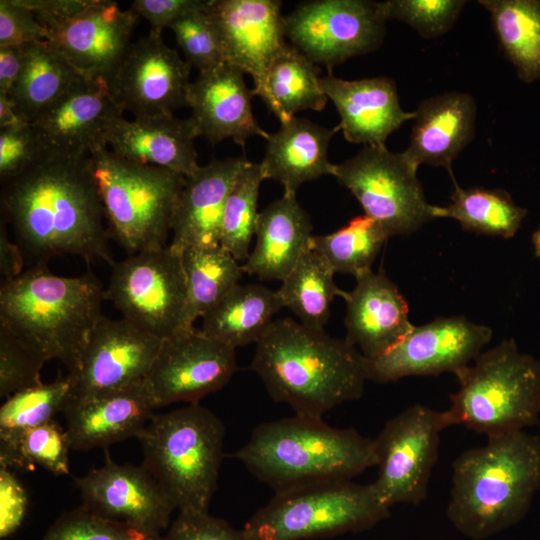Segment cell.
<instances>
[{"mask_svg": "<svg viewBox=\"0 0 540 540\" xmlns=\"http://www.w3.org/2000/svg\"><path fill=\"white\" fill-rule=\"evenodd\" d=\"M509 61L525 83L540 78V0H480Z\"/></svg>", "mask_w": 540, "mask_h": 540, "instance_id": "obj_35", "label": "cell"}, {"mask_svg": "<svg viewBox=\"0 0 540 540\" xmlns=\"http://www.w3.org/2000/svg\"><path fill=\"white\" fill-rule=\"evenodd\" d=\"M30 125L24 119L9 95L0 94V130L17 129Z\"/></svg>", "mask_w": 540, "mask_h": 540, "instance_id": "obj_54", "label": "cell"}, {"mask_svg": "<svg viewBox=\"0 0 540 540\" xmlns=\"http://www.w3.org/2000/svg\"><path fill=\"white\" fill-rule=\"evenodd\" d=\"M208 8L192 11L169 26L183 51L186 62L199 72L224 62L218 31L208 13Z\"/></svg>", "mask_w": 540, "mask_h": 540, "instance_id": "obj_42", "label": "cell"}, {"mask_svg": "<svg viewBox=\"0 0 540 540\" xmlns=\"http://www.w3.org/2000/svg\"><path fill=\"white\" fill-rule=\"evenodd\" d=\"M28 508L25 489L11 469L0 466V537L7 538L22 524Z\"/></svg>", "mask_w": 540, "mask_h": 540, "instance_id": "obj_50", "label": "cell"}, {"mask_svg": "<svg viewBox=\"0 0 540 540\" xmlns=\"http://www.w3.org/2000/svg\"><path fill=\"white\" fill-rule=\"evenodd\" d=\"M283 307L278 291L260 284H237L201 317L199 330L234 349L256 344Z\"/></svg>", "mask_w": 540, "mask_h": 540, "instance_id": "obj_31", "label": "cell"}, {"mask_svg": "<svg viewBox=\"0 0 540 540\" xmlns=\"http://www.w3.org/2000/svg\"><path fill=\"white\" fill-rule=\"evenodd\" d=\"M338 128L327 129L307 119L294 117L267 138L260 163L265 179L282 184L284 193L296 194L305 182L333 175L328 146Z\"/></svg>", "mask_w": 540, "mask_h": 540, "instance_id": "obj_30", "label": "cell"}, {"mask_svg": "<svg viewBox=\"0 0 540 540\" xmlns=\"http://www.w3.org/2000/svg\"><path fill=\"white\" fill-rule=\"evenodd\" d=\"M476 104L467 93L448 92L423 100L415 111L411 141L403 151L415 166L444 167L451 177V165L472 141Z\"/></svg>", "mask_w": 540, "mask_h": 540, "instance_id": "obj_28", "label": "cell"}, {"mask_svg": "<svg viewBox=\"0 0 540 540\" xmlns=\"http://www.w3.org/2000/svg\"><path fill=\"white\" fill-rule=\"evenodd\" d=\"M200 136L192 119L174 115L116 119L106 133V145L126 160L191 176L198 168L194 140Z\"/></svg>", "mask_w": 540, "mask_h": 540, "instance_id": "obj_27", "label": "cell"}, {"mask_svg": "<svg viewBox=\"0 0 540 540\" xmlns=\"http://www.w3.org/2000/svg\"><path fill=\"white\" fill-rule=\"evenodd\" d=\"M492 330L464 317L438 318L414 326L385 354L367 359L368 380L387 383L409 376L456 374L490 341Z\"/></svg>", "mask_w": 540, "mask_h": 540, "instance_id": "obj_15", "label": "cell"}, {"mask_svg": "<svg viewBox=\"0 0 540 540\" xmlns=\"http://www.w3.org/2000/svg\"><path fill=\"white\" fill-rule=\"evenodd\" d=\"M70 449L66 430L53 420L0 437V466L28 471L41 466L54 475H68Z\"/></svg>", "mask_w": 540, "mask_h": 540, "instance_id": "obj_39", "label": "cell"}, {"mask_svg": "<svg viewBox=\"0 0 540 540\" xmlns=\"http://www.w3.org/2000/svg\"><path fill=\"white\" fill-rule=\"evenodd\" d=\"M539 490L540 438L524 430L491 436L454 461L447 515L483 540L521 521Z\"/></svg>", "mask_w": 540, "mask_h": 540, "instance_id": "obj_3", "label": "cell"}, {"mask_svg": "<svg viewBox=\"0 0 540 540\" xmlns=\"http://www.w3.org/2000/svg\"><path fill=\"white\" fill-rule=\"evenodd\" d=\"M186 278V301L179 331L194 328L195 320L206 314L233 287L244 271L221 245L189 248L182 252Z\"/></svg>", "mask_w": 540, "mask_h": 540, "instance_id": "obj_34", "label": "cell"}, {"mask_svg": "<svg viewBox=\"0 0 540 540\" xmlns=\"http://www.w3.org/2000/svg\"><path fill=\"white\" fill-rule=\"evenodd\" d=\"M417 169L403 152L365 146L354 157L335 164L332 176L391 237L410 234L436 218L437 206L426 201Z\"/></svg>", "mask_w": 540, "mask_h": 540, "instance_id": "obj_10", "label": "cell"}, {"mask_svg": "<svg viewBox=\"0 0 540 540\" xmlns=\"http://www.w3.org/2000/svg\"><path fill=\"white\" fill-rule=\"evenodd\" d=\"M159 538V537H158ZM125 523L97 515L82 505L64 512L42 540H157Z\"/></svg>", "mask_w": 540, "mask_h": 540, "instance_id": "obj_43", "label": "cell"}, {"mask_svg": "<svg viewBox=\"0 0 540 540\" xmlns=\"http://www.w3.org/2000/svg\"><path fill=\"white\" fill-rule=\"evenodd\" d=\"M157 408L144 380L98 393L80 400H70L64 410L71 448L88 451L137 435L144 429Z\"/></svg>", "mask_w": 540, "mask_h": 540, "instance_id": "obj_23", "label": "cell"}, {"mask_svg": "<svg viewBox=\"0 0 540 540\" xmlns=\"http://www.w3.org/2000/svg\"><path fill=\"white\" fill-rule=\"evenodd\" d=\"M0 204L2 220L32 265L61 255L115 265L91 156L40 154L23 171L1 181Z\"/></svg>", "mask_w": 540, "mask_h": 540, "instance_id": "obj_1", "label": "cell"}, {"mask_svg": "<svg viewBox=\"0 0 540 540\" xmlns=\"http://www.w3.org/2000/svg\"><path fill=\"white\" fill-rule=\"evenodd\" d=\"M320 71L291 43L280 50L270 63L257 94L281 124L304 110H322L327 96L320 84Z\"/></svg>", "mask_w": 540, "mask_h": 540, "instance_id": "obj_33", "label": "cell"}, {"mask_svg": "<svg viewBox=\"0 0 540 540\" xmlns=\"http://www.w3.org/2000/svg\"><path fill=\"white\" fill-rule=\"evenodd\" d=\"M82 506L102 517L125 523L158 538L177 509L143 466L119 464L105 449L104 464L75 480Z\"/></svg>", "mask_w": 540, "mask_h": 540, "instance_id": "obj_18", "label": "cell"}, {"mask_svg": "<svg viewBox=\"0 0 540 540\" xmlns=\"http://www.w3.org/2000/svg\"><path fill=\"white\" fill-rule=\"evenodd\" d=\"M459 389L443 411L448 426L463 424L487 437L540 422V361L513 339L481 352L455 374Z\"/></svg>", "mask_w": 540, "mask_h": 540, "instance_id": "obj_7", "label": "cell"}, {"mask_svg": "<svg viewBox=\"0 0 540 540\" xmlns=\"http://www.w3.org/2000/svg\"><path fill=\"white\" fill-rule=\"evenodd\" d=\"M225 429L198 403L154 414L137 435L143 466L179 511L208 512L217 487Z\"/></svg>", "mask_w": 540, "mask_h": 540, "instance_id": "obj_6", "label": "cell"}, {"mask_svg": "<svg viewBox=\"0 0 540 540\" xmlns=\"http://www.w3.org/2000/svg\"><path fill=\"white\" fill-rule=\"evenodd\" d=\"M48 39V31L19 0L0 1V47L23 46Z\"/></svg>", "mask_w": 540, "mask_h": 540, "instance_id": "obj_47", "label": "cell"}, {"mask_svg": "<svg viewBox=\"0 0 540 540\" xmlns=\"http://www.w3.org/2000/svg\"><path fill=\"white\" fill-rule=\"evenodd\" d=\"M265 180L260 163L248 161L234 183L222 218L220 245L239 263L250 255L249 248L255 235L259 212V188Z\"/></svg>", "mask_w": 540, "mask_h": 540, "instance_id": "obj_40", "label": "cell"}, {"mask_svg": "<svg viewBox=\"0 0 540 540\" xmlns=\"http://www.w3.org/2000/svg\"><path fill=\"white\" fill-rule=\"evenodd\" d=\"M138 18L117 2L91 0L85 9L48 30V40L85 80L109 85L132 45Z\"/></svg>", "mask_w": 540, "mask_h": 540, "instance_id": "obj_19", "label": "cell"}, {"mask_svg": "<svg viewBox=\"0 0 540 540\" xmlns=\"http://www.w3.org/2000/svg\"><path fill=\"white\" fill-rule=\"evenodd\" d=\"M48 31L85 9L91 0H19Z\"/></svg>", "mask_w": 540, "mask_h": 540, "instance_id": "obj_51", "label": "cell"}, {"mask_svg": "<svg viewBox=\"0 0 540 540\" xmlns=\"http://www.w3.org/2000/svg\"><path fill=\"white\" fill-rule=\"evenodd\" d=\"M346 301V340L367 359L379 357L402 339L414 325L396 284L383 271L370 270L356 278Z\"/></svg>", "mask_w": 540, "mask_h": 540, "instance_id": "obj_26", "label": "cell"}, {"mask_svg": "<svg viewBox=\"0 0 540 540\" xmlns=\"http://www.w3.org/2000/svg\"><path fill=\"white\" fill-rule=\"evenodd\" d=\"M112 268L104 297L123 319L161 340L179 331L186 301L182 253L167 245L129 255Z\"/></svg>", "mask_w": 540, "mask_h": 540, "instance_id": "obj_11", "label": "cell"}, {"mask_svg": "<svg viewBox=\"0 0 540 540\" xmlns=\"http://www.w3.org/2000/svg\"><path fill=\"white\" fill-rule=\"evenodd\" d=\"M162 340L129 321L101 315L92 328L76 366L68 371L71 399L143 381Z\"/></svg>", "mask_w": 540, "mask_h": 540, "instance_id": "obj_16", "label": "cell"}, {"mask_svg": "<svg viewBox=\"0 0 540 540\" xmlns=\"http://www.w3.org/2000/svg\"><path fill=\"white\" fill-rule=\"evenodd\" d=\"M234 457L275 492L350 480L377 464L374 439L298 414L258 425Z\"/></svg>", "mask_w": 540, "mask_h": 540, "instance_id": "obj_5", "label": "cell"}, {"mask_svg": "<svg viewBox=\"0 0 540 540\" xmlns=\"http://www.w3.org/2000/svg\"><path fill=\"white\" fill-rule=\"evenodd\" d=\"M123 113L107 82L84 79L30 125L40 154L91 156L108 148L106 133Z\"/></svg>", "mask_w": 540, "mask_h": 540, "instance_id": "obj_20", "label": "cell"}, {"mask_svg": "<svg viewBox=\"0 0 540 540\" xmlns=\"http://www.w3.org/2000/svg\"><path fill=\"white\" fill-rule=\"evenodd\" d=\"M7 224L1 220L0 227V272L2 281L12 279L22 273L24 255L17 244L9 240Z\"/></svg>", "mask_w": 540, "mask_h": 540, "instance_id": "obj_53", "label": "cell"}, {"mask_svg": "<svg viewBox=\"0 0 540 540\" xmlns=\"http://www.w3.org/2000/svg\"><path fill=\"white\" fill-rule=\"evenodd\" d=\"M389 509L372 483L322 481L275 492L241 530L245 540L323 538L371 528Z\"/></svg>", "mask_w": 540, "mask_h": 540, "instance_id": "obj_9", "label": "cell"}, {"mask_svg": "<svg viewBox=\"0 0 540 540\" xmlns=\"http://www.w3.org/2000/svg\"><path fill=\"white\" fill-rule=\"evenodd\" d=\"M532 242L535 254L540 257V227L534 232Z\"/></svg>", "mask_w": 540, "mask_h": 540, "instance_id": "obj_55", "label": "cell"}, {"mask_svg": "<svg viewBox=\"0 0 540 540\" xmlns=\"http://www.w3.org/2000/svg\"><path fill=\"white\" fill-rule=\"evenodd\" d=\"M235 350L195 327L163 339L144 379L156 407L198 403L221 389L238 369Z\"/></svg>", "mask_w": 540, "mask_h": 540, "instance_id": "obj_14", "label": "cell"}, {"mask_svg": "<svg viewBox=\"0 0 540 540\" xmlns=\"http://www.w3.org/2000/svg\"><path fill=\"white\" fill-rule=\"evenodd\" d=\"M70 399L68 375L14 393L0 409V437L53 421L57 413L64 412Z\"/></svg>", "mask_w": 540, "mask_h": 540, "instance_id": "obj_41", "label": "cell"}, {"mask_svg": "<svg viewBox=\"0 0 540 540\" xmlns=\"http://www.w3.org/2000/svg\"><path fill=\"white\" fill-rule=\"evenodd\" d=\"M387 20L383 2L320 0L302 3L284 17L285 35L313 63L329 70L382 42Z\"/></svg>", "mask_w": 540, "mask_h": 540, "instance_id": "obj_13", "label": "cell"}, {"mask_svg": "<svg viewBox=\"0 0 540 540\" xmlns=\"http://www.w3.org/2000/svg\"><path fill=\"white\" fill-rule=\"evenodd\" d=\"M157 540H245L242 530H236L225 520L208 512L179 511L165 535Z\"/></svg>", "mask_w": 540, "mask_h": 540, "instance_id": "obj_46", "label": "cell"}, {"mask_svg": "<svg viewBox=\"0 0 540 540\" xmlns=\"http://www.w3.org/2000/svg\"><path fill=\"white\" fill-rule=\"evenodd\" d=\"M208 13L218 31L224 62L249 74L257 95L270 63L287 44L281 2L212 0Z\"/></svg>", "mask_w": 540, "mask_h": 540, "instance_id": "obj_21", "label": "cell"}, {"mask_svg": "<svg viewBox=\"0 0 540 540\" xmlns=\"http://www.w3.org/2000/svg\"><path fill=\"white\" fill-rule=\"evenodd\" d=\"M40 155L31 125L0 130V179L4 181L27 168Z\"/></svg>", "mask_w": 540, "mask_h": 540, "instance_id": "obj_48", "label": "cell"}, {"mask_svg": "<svg viewBox=\"0 0 540 540\" xmlns=\"http://www.w3.org/2000/svg\"><path fill=\"white\" fill-rule=\"evenodd\" d=\"M311 231L309 216L296 194L284 193L259 213L256 245L242 264L244 273L283 281L309 247Z\"/></svg>", "mask_w": 540, "mask_h": 540, "instance_id": "obj_29", "label": "cell"}, {"mask_svg": "<svg viewBox=\"0 0 540 540\" xmlns=\"http://www.w3.org/2000/svg\"><path fill=\"white\" fill-rule=\"evenodd\" d=\"M451 203L437 206L436 218H452L469 231L512 238L519 230L527 210L518 206L500 189L461 188L454 181Z\"/></svg>", "mask_w": 540, "mask_h": 540, "instance_id": "obj_37", "label": "cell"}, {"mask_svg": "<svg viewBox=\"0 0 540 540\" xmlns=\"http://www.w3.org/2000/svg\"><path fill=\"white\" fill-rule=\"evenodd\" d=\"M108 232L129 255L167 246L186 177L126 160L103 148L91 155Z\"/></svg>", "mask_w": 540, "mask_h": 540, "instance_id": "obj_8", "label": "cell"}, {"mask_svg": "<svg viewBox=\"0 0 540 540\" xmlns=\"http://www.w3.org/2000/svg\"><path fill=\"white\" fill-rule=\"evenodd\" d=\"M45 361L18 338L0 327V397L42 383L40 371Z\"/></svg>", "mask_w": 540, "mask_h": 540, "instance_id": "obj_45", "label": "cell"}, {"mask_svg": "<svg viewBox=\"0 0 540 540\" xmlns=\"http://www.w3.org/2000/svg\"><path fill=\"white\" fill-rule=\"evenodd\" d=\"M84 80L49 40L26 45L23 70L9 96L30 124Z\"/></svg>", "mask_w": 540, "mask_h": 540, "instance_id": "obj_32", "label": "cell"}, {"mask_svg": "<svg viewBox=\"0 0 540 540\" xmlns=\"http://www.w3.org/2000/svg\"><path fill=\"white\" fill-rule=\"evenodd\" d=\"M333 276L327 261L309 246L277 290L284 307L304 326L324 330L334 298L348 294L335 285Z\"/></svg>", "mask_w": 540, "mask_h": 540, "instance_id": "obj_36", "label": "cell"}, {"mask_svg": "<svg viewBox=\"0 0 540 540\" xmlns=\"http://www.w3.org/2000/svg\"><path fill=\"white\" fill-rule=\"evenodd\" d=\"M26 45L0 47V94L9 95L23 70Z\"/></svg>", "mask_w": 540, "mask_h": 540, "instance_id": "obj_52", "label": "cell"}, {"mask_svg": "<svg viewBox=\"0 0 540 540\" xmlns=\"http://www.w3.org/2000/svg\"><path fill=\"white\" fill-rule=\"evenodd\" d=\"M161 36L149 32L132 43L109 84L118 106L134 118L173 115L187 106L191 66Z\"/></svg>", "mask_w": 540, "mask_h": 540, "instance_id": "obj_17", "label": "cell"}, {"mask_svg": "<svg viewBox=\"0 0 540 540\" xmlns=\"http://www.w3.org/2000/svg\"><path fill=\"white\" fill-rule=\"evenodd\" d=\"M447 427L443 411L422 404L406 408L385 424L374 439L378 476L372 484L386 506L419 504L426 498L440 432Z\"/></svg>", "mask_w": 540, "mask_h": 540, "instance_id": "obj_12", "label": "cell"}, {"mask_svg": "<svg viewBox=\"0 0 540 540\" xmlns=\"http://www.w3.org/2000/svg\"><path fill=\"white\" fill-rule=\"evenodd\" d=\"M466 1L389 0L383 2L387 19L405 22L424 38H435L449 31Z\"/></svg>", "mask_w": 540, "mask_h": 540, "instance_id": "obj_44", "label": "cell"}, {"mask_svg": "<svg viewBox=\"0 0 540 540\" xmlns=\"http://www.w3.org/2000/svg\"><path fill=\"white\" fill-rule=\"evenodd\" d=\"M388 238L378 222L363 214L331 234L312 236L309 246L322 255L334 273L357 278L372 270L371 265Z\"/></svg>", "mask_w": 540, "mask_h": 540, "instance_id": "obj_38", "label": "cell"}, {"mask_svg": "<svg viewBox=\"0 0 540 540\" xmlns=\"http://www.w3.org/2000/svg\"><path fill=\"white\" fill-rule=\"evenodd\" d=\"M251 369L275 401L318 418L359 399L368 380L367 358L354 345L289 318L273 320L257 341Z\"/></svg>", "mask_w": 540, "mask_h": 540, "instance_id": "obj_2", "label": "cell"}, {"mask_svg": "<svg viewBox=\"0 0 540 540\" xmlns=\"http://www.w3.org/2000/svg\"><path fill=\"white\" fill-rule=\"evenodd\" d=\"M247 163L245 157L214 159L186 178L174 213L172 248L182 253L220 245L225 204Z\"/></svg>", "mask_w": 540, "mask_h": 540, "instance_id": "obj_25", "label": "cell"}, {"mask_svg": "<svg viewBox=\"0 0 540 540\" xmlns=\"http://www.w3.org/2000/svg\"><path fill=\"white\" fill-rule=\"evenodd\" d=\"M104 291L90 271L65 277L47 263L34 264L1 282L0 327L45 362L58 359L71 371L102 315Z\"/></svg>", "mask_w": 540, "mask_h": 540, "instance_id": "obj_4", "label": "cell"}, {"mask_svg": "<svg viewBox=\"0 0 540 540\" xmlns=\"http://www.w3.org/2000/svg\"><path fill=\"white\" fill-rule=\"evenodd\" d=\"M244 72L226 62L199 72L190 83L187 107L192 110L200 136L211 144L226 138L242 147L248 138L261 136L267 140L254 118L251 99L254 96L244 81Z\"/></svg>", "mask_w": 540, "mask_h": 540, "instance_id": "obj_22", "label": "cell"}, {"mask_svg": "<svg viewBox=\"0 0 540 540\" xmlns=\"http://www.w3.org/2000/svg\"><path fill=\"white\" fill-rule=\"evenodd\" d=\"M320 84L339 113L338 130L351 143L385 146L392 132L415 117V111L402 109L395 83L388 77L344 80L329 70Z\"/></svg>", "mask_w": 540, "mask_h": 540, "instance_id": "obj_24", "label": "cell"}, {"mask_svg": "<svg viewBox=\"0 0 540 540\" xmlns=\"http://www.w3.org/2000/svg\"><path fill=\"white\" fill-rule=\"evenodd\" d=\"M212 0H135L131 10L150 24V32L162 34L178 18L209 7Z\"/></svg>", "mask_w": 540, "mask_h": 540, "instance_id": "obj_49", "label": "cell"}]
</instances>
